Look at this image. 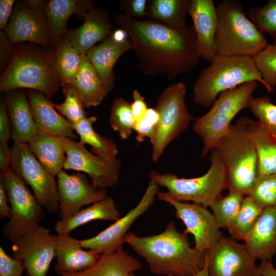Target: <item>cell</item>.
<instances>
[{
  "label": "cell",
  "mask_w": 276,
  "mask_h": 276,
  "mask_svg": "<svg viewBox=\"0 0 276 276\" xmlns=\"http://www.w3.org/2000/svg\"><path fill=\"white\" fill-rule=\"evenodd\" d=\"M112 19L129 35L137 67L144 75L163 74L172 80L190 72L198 64L201 57L193 25L175 29L117 11Z\"/></svg>",
  "instance_id": "6da1fadb"
},
{
  "label": "cell",
  "mask_w": 276,
  "mask_h": 276,
  "mask_svg": "<svg viewBox=\"0 0 276 276\" xmlns=\"http://www.w3.org/2000/svg\"><path fill=\"white\" fill-rule=\"evenodd\" d=\"M124 243L146 260L152 273L158 275L195 276L205 264V252L191 247L188 234L178 232L173 221L157 235L140 237L128 233Z\"/></svg>",
  "instance_id": "7a4b0ae2"
},
{
  "label": "cell",
  "mask_w": 276,
  "mask_h": 276,
  "mask_svg": "<svg viewBox=\"0 0 276 276\" xmlns=\"http://www.w3.org/2000/svg\"><path fill=\"white\" fill-rule=\"evenodd\" d=\"M60 85L54 51L25 44L14 48L0 79L1 92L27 88L41 91L50 99Z\"/></svg>",
  "instance_id": "3957f363"
},
{
  "label": "cell",
  "mask_w": 276,
  "mask_h": 276,
  "mask_svg": "<svg viewBox=\"0 0 276 276\" xmlns=\"http://www.w3.org/2000/svg\"><path fill=\"white\" fill-rule=\"evenodd\" d=\"M251 81L260 82L268 90L253 57L217 56L194 82L193 101L203 107H210L221 93Z\"/></svg>",
  "instance_id": "277c9868"
},
{
  "label": "cell",
  "mask_w": 276,
  "mask_h": 276,
  "mask_svg": "<svg viewBox=\"0 0 276 276\" xmlns=\"http://www.w3.org/2000/svg\"><path fill=\"white\" fill-rule=\"evenodd\" d=\"M216 8L215 42L218 56L254 57L268 44L264 34L245 15L240 1L223 0Z\"/></svg>",
  "instance_id": "5b68a950"
},
{
  "label": "cell",
  "mask_w": 276,
  "mask_h": 276,
  "mask_svg": "<svg viewBox=\"0 0 276 276\" xmlns=\"http://www.w3.org/2000/svg\"><path fill=\"white\" fill-rule=\"evenodd\" d=\"M211 166L204 175L195 178H179L171 173L161 174L152 171L150 180L167 188L168 195L178 201H192L210 207L220 197L224 190L229 189V182L226 166L216 148L211 151Z\"/></svg>",
  "instance_id": "8992f818"
},
{
  "label": "cell",
  "mask_w": 276,
  "mask_h": 276,
  "mask_svg": "<svg viewBox=\"0 0 276 276\" xmlns=\"http://www.w3.org/2000/svg\"><path fill=\"white\" fill-rule=\"evenodd\" d=\"M249 118L243 117L231 125L216 148L228 173L229 189L246 196L258 176V157L248 132Z\"/></svg>",
  "instance_id": "52a82bcc"
},
{
  "label": "cell",
  "mask_w": 276,
  "mask_h": 276,
  "mask_svg": "<svg viewBox=\"0 0 276 276\" xmlns=\"http://www.w3.org/2000/svg\"><path fill=\"white\" fill-rule=\"evenodd\" d=\"M257 84V81H251L221 93L209 111L194 119L193 129L203 141L202 157L217 148L234 117L241 110L250 108Z\"/></svg>",
  "instance_id": "ba28073f"
},
{
  "label": "cell",
  "mask_w": 276,
  "mask_h": 276,
  "mask_svg": "<svg viewBox=\"0 0 276 276\" xmlns=\"http://www.w3.org/2000/svg\"><path fill=\"white\" fill-rule=\"evenodd\" d=\"M187 87L178 82L167 87L159 96L155 109L159 120L155 134L150 141L152 145V159L156 162L166 148L178 137L194 120L185 103Z\"/></svg>",
  "instance_id": "9c48e42d"
},
{
  "label": "cell",
  "mask_w": 276,
  "mask_h": 276,
  "mask_svg": "<svg viewBox=\"0 0 276 276\" xmlns=\"http://www.w3.org/2000/svg\"><path fill=\"white\" fill-rule=\"evenodd\" d=\"M5 182L12 217L3 229L5 238L11 241L39 226L44 214L26 183L11 170L1 174Z\"/></svg>",
  "instance_id": "30bf717a"
},
{
  "label": "cell",
  "mask_w": 276,
  "mask_h": 276,
  "mask_svg": "<svg viewBox=\"0 0 276 276\" xmlns=\"http://www.w3.org/2000/svg\"><path fill=\"white\" fill-rule=\"evenodd\" d=\"M11 170L29 185L39 203L49 213L59 211L57 183L55 177L40 163L27 143L14 142Z\"/></svg>",
  "instance_id": "8fae6325"
},
{
  "label": "cell",
  "mask_w": 276,
  "mask_h": 276,
  "mask_svg": "<svg viewBox=\"0 0 276 276\" xmlns=\"http://www.w3.org/2000/svg\"><path fill=\"white\" fill-rule=\"evenodd\" d=\"M57 138L66 152L64 170L85 173L92 183L99 188L106 189L118 183L121 170V162L119 159H105L88 151L84 145L74 140L67 137Z\"/></svg>",
  "instance_id": "7c38bea8"
},
{
  "label": "cell",
  "mask_w": 276,
  "mask_h": 276,
  "mask_svg": "<svg viewBox=\"0 0 276 276\" xmlns=\"http://www.w3.org/2000/svg\"><path fill=\"white\" fill-rule=\"evenodd\" d=\"M208 276H262L247 249L233 238L223 236L205 252Z\"/></svg>",
  "instance_id": "4fadbf2b"
},
{
  "label": "cell",
  "mask_w": 276,
  "mask_h": 276,
  "mask_svg": "<svg viewBox=\"0 0 276 276\" xmlns=\"http://www.w3.org/2000/svg\"><path fill=\"white\" fill-rule=\"evenodd\" d=\"M57 239L49 228L39 225L11 241L12 257L22 260L28 276H46L56 257Z\"/></svg>",
  "instance_id": "5bb4252c"
},
{
  "label": "cell",
  "mask_w": 276,
  "mask_h": 276,
  "mask_svg": "<svg viewBox=\"0 0 276 276\" xmlns=\"http://www.w3.org/2000/svg\"><path fill=\"white\" fill-rule=\"evenodd\" d=\"M44 1L17 2L4 31L13 43L29 42L47 47L50 35Z\"/></svg>",
  "instance_id": "9a60e30c"
},
{
  "label": "cell",
  "mask_w": 276,
  "mask_h": 276,
  "mask_svg": "<svg viewBox=\"0 0 276 276\" xmlns=\"http://www.w3.org/2000/svg\"><path fill=\"white\" fill-rule=\"evenodd\" d=\"M157 197L175 208L176 218L186 225L183 232L194 236V248L197 250L205 252L223 236L214 215L204 206L176 201L160 191Z\"/></svg>",
  "instance_id": "2e32d148"
},
{
  "label": "cell",
  "mask_w": 276,
  "mask_h": 276,
  "mask_svg": "<svg viewBox=\"0 0 276 276\" xmlns=\"http://www.w3.org/2000/svg\"><path fill=\"white\" fill-rule=\"evenodd\" d=\"M159 187L150 180L144 195L134 208L96 236L79 240L82 247L95 250L100 254L115 252L123 246L125 237L132 224L154 203Z\"/></svg>",
  "instance_id": "e0dca14e"
},
{
  "label": "cell",
  "mask_w": 276,
  "mask_h": 276,
  "mask_svg": "<svg viewBox=\"0 0 276 276\" xmlns=\"http://www.w3.org/2000/svg\"><path fill=\"white\" fill-rule=\"evenodd\" d=\"M57 176L59 211L61 219H67L81 210L83 206L105 199L106 189L89 183L86 175L70 174L65 170Z\"/></svg>",
  "instance_id": "ac0fdd59"
},
{
  "label": "cell",
  "mask_w": 276,
  "mask_h": 276,
  "mask_svg": "<svg viewBox=\"0 0 276 276\" xmlns=\"http://www.w3.org/2000/svg\"><path fill=\"white\" fill-rule=\"evenodd\" d=\"M123 31L111 32L86 54L108 93L114 86V65L123 54L133 49L131 41L126 38Z\"/></svg>",
  "instance_id": "d6986e66"
},
{
  "label": "cell",
  "mask_w": 276,
  "mask_h": 276,
  "mask_svg": "<svg viewBox=\"0 0 276 276\" xmlns=\"http://www.w3.org/2000/svg\"><path fill=\"white\" fill-rule=\"evenodd\" d=\"M188 14L193 22L200 57L211 63L218 56L215 42L218 15L214 1L191 0Z\"/></svg>",
  "instance_id": "ffe728a7"
},
{
  "label": "cell",
  "mask_w": 276,
  "mask_h": 276,
  "mask_svg": "<svg viewBox=\"0 0 276 276\" xmlns=\"http://www.w3.org/2000/svg\"><path fill=\"white\" fill-rule=\"evenodd\" d=\"M83 18L81 26L67 30L63 36L80 53L86 54L96 43L102 41L111 33L112 25L109 13L103 8H91Z\"/></svg>",
  "instance_id": "44dd1931"
},
{
  "label": "cell",
  "mask_w": 276,
  "mask_h": 276,
  "mask_svg": "<svg viewBox=\"0 0 276 276\" xmlns=\"http://www.w3.org/2000/svg\"><path fill=\"white\" fill-rule=\"evenodd\" d=\"M35 124L38 130L53 136L77 138L71 122L57 112L53 103L43 93L30 89L27 93Z\"/></svg>",
  "instance_id": "7402d4cb"
},
{
  "label": "cell",
  "mask_w": 276,
  "mask_h": 276,
  "mask_svg": "<svg viewBox=\"0 0 276 276\" xmlns=\"http://www.w3.org/2000/svg\"><path fill=\"white\" fill-rule=\"evenodd\" d=\"M244 242L256 260H271L276 255V206L262 210Z\"/></svg>",
  "instance_id": "603a6c76"
},
{
  "label": "cell",
  "mask_w": 276,
  "mask_h": 276,
  "mask_svg": "<svg viewBox=\"0 0 276 276\" xmlns=\"http://www.w3.org/2000/svg\"><path fill=\"white\" fill-rule=\"evenodd\" d=\"M5 99L10 122L11 139L28 143L37 133L27 94L22 89L6 92Z\"/></svg>",
  "instance_id": "cb8c5ba5"
},
{
  "label": "cell",
  "mask_w": 276,
  "mask_h": 276,
  "mask_svg": "<svg viewBox=\"0 0 276 276\" xmlns=\"http://www.w3.org/2000/svg\"><path fill=\"white\" fill-rule=\"evenodd\" d=\"M57 237L55 271L57 273L79 272L92 267L99 260L101 254L83 249L79 240L69 233L58 234Z\"/></svg>",
  "instance_id": "d4e9b609"
},
{
  "label": "cell",
  "mask_w": 276,
  "mask_h": 276,
  "mask_svg": "<svg viewBox=\"0 0 276 276\" xmlns=\"http://www.w3.org/2000/svg\"><path fill=\"white\" fill-rule=\"evenodd\" d=\"M94 7L89 1L50 0L45 1L43 10L49 25L50 45L54 49L66 32L69 17L74 13L83 18L84 14Z\"/></svg>",
  "instance_id": "484cf974"
},
{
  "label": "cell",
  "mask_w": 276,
  "mask_h": 276,
  "mask_svg": "<svg viewBox=\"0 0 276 276\" xmlns=\"http://www.w3.org/2000/svg\"><path fill=\"white\" fill-rule=\"evenodd\" d=\"M139 260L120 247L115 252L100 255L97 262L84 270L73 272H58L61 276H129L141 268Z\"/></svg>",
  "instance_id": "4316f807"
},
{
  "label": "cell",
  "mask_w": 276,
  "mask_h": 276,
  "mask_svg": "<svg viewBox=\"0 0 276 276\" xmlns=\"http://www.w3.org/2000/svg\"><path fill=\"white\" fill-rule=\"evenodd\" d=\"M27 144L38 160L53 176L63 170L66 152L57 136L38 130Z\"/></svg>",
  "instance_id": "83f0119b"
},
{
  "label": "cell",
  "mask_w": 276,
  "mask_h": 276,
  "mask_svg": "<svg viewBox=\"0 0 276 276\" xmlns=\"http://www.w3.org/2000/svg\"><path fill=\"white\" fill-rule=\"evenodd\" d=\"M72 84L86 107L98 106L109 94L86 54H82L80 69Z\"/></svg>",
  "instance_id": "f1b7e54d"
},
{
  "label": "cell",
  "mask_w": 276,
  "mask_h": 276,
  "mask_svg": "<svg viewBox=\"0 0 276 276\" xmlns=\"http://www.w3.org/2000/svg\"><path fill=\"white\" fill-rule=\"evenodd\" d=\"M248 132L257 152V177L275 173L276 139L258 120L249 119Z\"/></svg>",
  "instance_id": "f546056e"
},
{
  "label": "cell",
  "mask_w": 276,
  "mask_h": 276,
  "mask_svg": "<svg viewBox=\"0 0 276 276\" xmlns=\"http://www.w3.org/2000/svg\"><path fill=\"white\" fill-rule=\"evenodd\" d=\"M120 218V213L114 200L106 197L105 199L81 209L73 216L57 221L55 230L57 235L70 233L79 226L96 220L116 221Z\"/></svg>",
  "instance_id": "4dcf8cb0"
},
{
  "label": "cell",
  "mask_w": 276,
  "mask_h": 276,
  "mask_svg": "<svg viewBox=\"0 0 276 276\" xmlns=\"http://www.w3.org/2000/svg\"><path fill=\"white\" fill-rule=\"evenodd\" d=\"M191 0H152L148 1L147 17L149 20L170 28L187 27L186 19Z\"/></svg>",
  "instance_id": "1f68e13d"
},
{
  "label": "cell",
  "mask_w": 276,
  "mask_h": 276,
  "mask_svg": "<svg viewBox=\"0 0 276 276\" xmlns=\"http://www.w3.org/2000/svg\"><path fill=\"white\" fill-rule=\"evenodd\" d=\"M97 117L91 116L72 124L75 131L80 137L79 143L89 145L91 152L107 160H116L118 153V145L111 139L96 132L93 127Z\"/></svg>",
  "instance_id": "d6a6232c"
},
{
  "label": "cell",
  "mask_w": 276,
  "mask_h": 276,
  "mask_svg": "<svg viewBox=\"0 0 276 276\" xmlns=\"http://www.w3.org/2000/svg\"><path fill=\"white\" fill-rule=\"evenodd\" d=\"M55 64L61 86L72 84L81 66L82 54L63 36L55 48Z\"/></svg>",
  "instance_id": "836d02e7"
},
{
  "label": "cell",
  "mask_w": 276,
  "mask_h": 276,
  "mask_svg": "<svg viewBox=\"0 0 276 276\" xmlns=\"http://www.w3.org/2000/svg\"><path fill=\"white\" fill-rule=\"evenodd\" d=\"M228 194L220 197L210 207L212 210L220 228L227 229L238 214L245 196L234 190H228Z\"/></svg>",
  "instance_id": "e575fe53"
},
{
  "label": "cell",
  "mask_w": 276,
  "mask_h": 276,
  "mask_svg": "<svg viewBox=\"0 0 276 276\" xmlns=\"http://www.w3.org/2000/svg\"><path fill=\"white\" fill-rule=\"evenodd\" d=\"M262 210L250 198L246 196L238 214L227 228L232 237L244 241Z\"/></svg>",
  "instance_id": "d590c367"
},
{
  "label": "cell",
  "mask_w": 276,
  "mask_h": 276,
  "mask_svg": "<svg viewBox=\"0 0 276 276\" xmlns=\"http://www.w3.org/2000/svg\"><path fill=\"white\" fill-rule=\"evenodd\" d=\"M136 121L131 104L122 98H116L112 104L109 122L121 139L126 140L130 136Z\"/></svg>",
  "instance_id": "8d00e7d4"
},
{
  "label": "cell",
  "mask_w": 276,
  "mask_h": 276,
  "mask_svg": "<svg viewBox=\"0 0 276 276\" xmlns=\"http://www.w3.org/2000/svg\"><path fill=\"white\" fill-rule=\"evenodd\" d=\"M65 97L64 101L59 104L53 103L54 108L72 124L76 123L87 117L83 103L75 87L71 84L62 85Z\"/></svg>",
  "instance_id": "74e56055"
},
{
  "label": "cell",
  "mask_w": 276,
  "mask_h": 276,
  "mask_svg": "<svg viewBox=\"0 0 276 276\" xmlns=\"http://www.w3.org/2000/svg\"><path fill=\"white\" fill-rule=\"evenodd\" d=\"M249 19L264 34L271 37L276 45V0H269L262 7H255L247 12Z\"/></svg>",
  "instance_id": "f35d334b"
},
{
  "label": "cell",
  "mask_w": 276,
  "mask_h": 276,
  "mask_svg": "<svg viewBox=\"0 0 276 276\" xmlns=\"http://www.w3.org/2000/svg\"><path fill=\"white\" fill-rule=\"evenodd\" d=\"M246 196L262 209L276 206V173L257 177Z\"/></svg>",
  "instance_id": "ab89813d"
},
{
  "label": "cell",
  "mask_w": 276,
  "mask_h": 276,
  "mask_svg": "<svg viewBox=\"0 0 276 276\" xmlns=\"http://www.w3.org/2000/svg\"><path fill=\"white\" fill-rule=\"evenodd\" d=\"M262 78L267 86L268 93L276 86V45L269 44L254 57Z\"/></svg>",
  "instance_id": "60d3db41"
},
{
  "label": "cell",
  "mask_w": 276,
  "mask_h": 276,
  "mask_svg": "<svg viewBox=\"0 0 276 276\" xmlns=\"http://www.w3.org/2000/svg\"><path fill=\"white\" fill-rule=\"evenodd\" d=\"M250 109L265 129L276 139V105L267 97L254 98Z\"/></svg>",
  "instance_id": "b9f144b4"
},
{
  "label": "cell",
  "mask_w": 276,
  "mask_h": 276,
  "mask_svg": "<svg viewBox=\"0 0 276 276\" xmlns=\"http://www.w3.org/2000/svg\"><path fill=\"white\" fill-rule=\"evenodd\" d=\"M25 269L22 260L10 257L0 246V276H21Z\"/></svg>",
  "instance_id": "7bdbcfd3"
},
{
  "label": "cell",
  "mask_w": 276,
  "mask_h": 276,
  "mask_svg": "<svg viewBox=\"0 0 276 276\" xmlns=\"http://www.w3.org/2000/svg\"><path fill=\"white\" fill-rule=\"evenodd\" d=\"M148 2L146 0L121 1L120 8L126 16L134 19L141 18L147 16Z\"/></svg>",
  "instance_id": "ee69618b"
},
{
  "label": "cell",
  "mask_w": 276,
  "mask_h": 276,
  "mask_svg": "<svg viewBox=\"0 0 276 276\" xmlns=\"http://www.w3.org/2000/svg\"><path fill=\"white\" fill-rule=\"evenodd\" d=\"M156 129V126L144 117L136 121L133 130L136 132V140L139 143H142L145 141L146 137L151 141L155 134Z\"/></svg>",
  "instance_id": "f6af8a7d"
},
{
  "label": "cell",
  "mask_w": 276,
  "mask_h": 276,
  "mask_svg": "<svg viewBox=\"0 0 276 276\" xmlns=\"http://www.w3.org/2000/svg\"><path fill=\"white\" fill-rule=\"evenodd\" d=\"M14 48L4 30L0 32V64L1 70L9 64L12 58Z\"/></svg>",
  "instance_id": "bcb514c9"
},
{
  "label": "cell",
  "mask_w": 276,
  "mask_h": 276,
  "mask_svg": "<svg viewBox=\"0 0 276 276\" xmlns=\"http://www.w3.org/2000/svg\"><path fill=\"white\" fill-rule=\"evenodd\" d=\"M11 139L10 122L5 100L0 103V143L7 142Z\"/></svg>",
  "instance_id": "7dc6e473"
},
{
  "label": "cell",
  "mask_w": 276,
  "mask_h": 276,
  "mask_svg": "<svg viewBox=\"0 0 276 276\" xmlns=\"http://www.w3.org/2000/svg\"><path fill=\"white\" fill-rule=\"evenodd\" d=\"M132 98L133 102L131 103V107L136 121H138L144 117L148 107L144 97L141 95L138 90H133Z\"/></svg>",
  "instance_id": "c3c4849f"
},
{
  "label": "cell",
  "mask_w": 276,
  "mask_h": 276,
  "mask_svg": "<svg viewBox=\"0 0 276 276\" xmlns=\"http://www.w3.org/2000/svg\"><path fill=\"white\" fill-rule=\"evenodd\" d=\"M11 151L7 142L0 144V171L1 174L11 170Z\"/></svg>",
  "instance_id": "681fc988"
},
{
  "label": "cell",
  "mask_w": 276,
  "mask_h": 276,
  "mask_svg": "<svg viewBox=\"0 0 276 276\" xmlns=\"http://www.w3.org/2000/svg\"><path fill=\"white\" fill-rule=\"evenodd\" d=\"M14 0L0 1V28L4 29L8 24L9 17L13 13Z\"/></svg>",
  "instance_id": "f907efd6"
},
{
  "label": "cell",
  "mask_w": 276,
  "mask_h": 276,
  "mask_svg": "<svg viewBox=\"0 0 276 276\" xmlns=\"http://www.w3.org/2000/svg\"><path fill=\"white\" fill-rule=\"evenodd\" d=\"M7 195L4 181L0 176V217L10 219L12 217V212L7 203Z\"/></svg>",
  "instance_id": "816d5d0a"
},
{
  "label": "cell",
  "mask_w": 276,
  "mask_h": 276,
  "mask_svg": "<svg viewBox=\"0 0 276 276\" xmlns=\"http://www.w3.org/2000/svg\"><path fill=\"white\" fill-rule=\"evenodd\" d=\"M259 267L262 276H276V268L273 267L271 260L262 261Z\"/></svg>",
  "instance_id": "f5cc1de1"
},
{
  "label": "cell",
  "mask_w": 276,
  "mask_h": 276,
  "mask_svg": "<svg viewBox=\"0 0 276 276\" xmlns=\"http://www.w3.org/2000/svg\"><path fill=\"white\" fill-rule=\"evenodd\" d=\"M144 118L157 127L159 120V116L155 108H148Z\"/></svg>",
  "instance_id": "db71d44e"
},
{
  "label": "cell",
  "mask_w": 276,
  "mask_h": 276,
  "mask_svg": "<svg viewBox=\"0 0 276 276\" xmlns=\"http://www.w3.org/2000/svg\"><path fill=\"white\" fill-rule=\"evenodd\" d=\"M195 276H208V265L206 256L204 267L197 273Z\"/></svg>",
  "instance_id": "11a10c76"
},
{
  "label": "cell",
  "mask_w": 276,
  "mask_h": 276,
  "mask_svg": "<svg viewBox=\"0 0 276 276\" xmlns=\"http://www.w3.org/2000/svg\"><path fill=\"white\" fill-rule=\"evenodd\" d=\"M129 276H135L133 273H132L130 274ZM168 276H177V275H168Z\"/></svg>",
  "instance_id": "9f6ffc18"
}]
</instances>
